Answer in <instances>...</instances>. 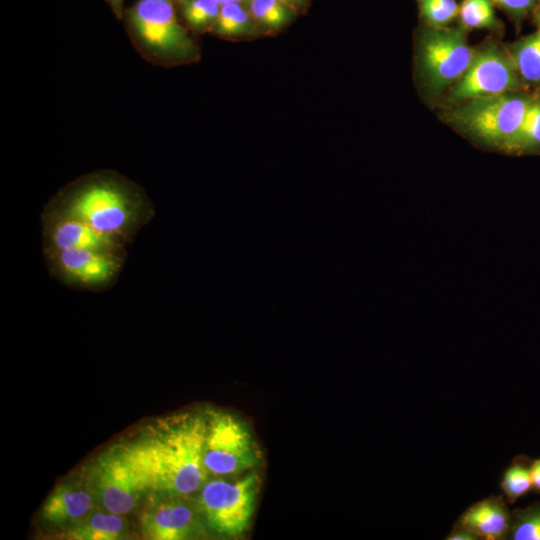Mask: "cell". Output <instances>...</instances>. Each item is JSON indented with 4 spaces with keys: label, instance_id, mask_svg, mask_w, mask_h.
Segmentation results:
<instances>
[{
    "label": "cell",
    "instance_id": "7c38bea8",
    "mask_svg": "<svg viewBox=\"0 0 540 540\" xmlns=\"http://www.w3.org/2000/svg\"><path fill=\"white\" fill-rule=\"evenodd\" d=\"M42 249H95L127 252V244L104 235L85 222L43 208L41 213Z\"/></svg>",
    "mask_w": 540,
    "mask_h": 540
},
{
    "label": "cell",
    "instance_id": "ffe728a7",
    "mask_svg": "<svg viewBox=\"0 0 540 540\" xmlns=\"http://www.w3.org/2000/svg\"><path fill=\"white\" fill-rule=\"evenodd\" d=\"M538 153H540V96L533 95L508 154L527 155Z\"/></svg>",
    "mask_w": 540,
    "mask_h": 540
},
{
    "label": "cell",
    "instance_id": "9c48e42d",
    "mask_svg": "<svg viewBox=\"0 0 540 540\" xmlns=\"http://www.w3.org/2000/svg\"><path fill=\"white\" fill-rule=\"evenodd\" d=\"M49 275L62 285L80 291L102 292L118 280L127 252L95 249H42Z\"/></svg>",
    "mask_w": 540,
    "mask_h": 540
},
{
    "label": "cell",
    "instance_id": "52a82bcc",
    "mask_svg": "<svg viewBox=\"0 0 540 540\" xmlns=\"http://www.w3.org/2000/svg\"><path fill=\"white\" fill-rule=\"evenodd\" d=\"M474 52L462 27L425 26L416 48L417 74L424 92L435 97L449 89L467 70Z\"/></svg>",
    "mask_w": 540,
    "mask_h": 540
},
{
    "label": "cell",
    "instance_id": "1f68e13d",
    "mask_svg": "<svg viewBox=\"0 0 540 540\" xmlns=\"http://www.w3.org/2000/svg\"><path fill=\"white\" fill-rule=\"evenodd\" d=\"M173 1L177 4V3L180 2L181 0H173Z\"/></svg>",
    "mask_w": 540,
    "mask_h": 540
},
{
    "label": "cell",
    "instance_id": "5bb4252c",
    "mask_svg": "<svg viewBox=\"0 0 540 540\" xmlns=\"http://www.w3.org/2000/svg\"><path fill=\"white\" fill-rule=\"evenodd\" d=\"M477 539H508L511 528V511L502 495H491L470 505L455 522Z\"/></svg>",
    "mask_w": 540,
    "mask_h": 540
},
{
    "label": "cell",
    "instance_id": "7402d4cb",
    "mask_svg": "<svg viewBox=\"0 0 540 540\" xmlns=\"http://www.w3.org/2000/svg\"><path fill=\"white\" fill-rule=\"evenodd\" d=\"M491 0H463L459 5V26L471 29H499Z\"/></svg>",
    "mask_w": 540,
    "mask_h": 540
},
{
    "label": "cell",
    "instance_id": "2e32d148",
    "mask_svg": "<svg viewBox=\"0 0 540 540\" xmlns=\"http://www.w3.org/2000/svg\"><path fill=\"white\" fill-rule=\"evenodd\" d=\"M211 35L229 41H249L262 37L246 4H223Z\"/></svg>",
    "mask_w": 540,
    "mask_h": 540
},
{
    "label": "cell",
    "instance_id": "4316f807",
    "mask_svg": "<svg viewBox=\"0 0 540 540\" xmlns=\"http://www.w3.org/2000/svg\"><path fill=\"white\" fill-rule=\"evenodd\" d=\"M530 471L532 490L536 493H540V458L531 462Z\"/></svg>",
    "mask_w": 540,
    "mask_h": 540
},
{
    "label": "cell",
    "instance_id": "f546056e",
    "mask_svg": "<svg viewBox=\"0 0 540 540\" xmlns=\"http://www.w3.org/2000/svg\"><path fill=\"white\" fill-rule=\"evenodd\" d=\"M534 21L538 29H540V0H537L533 9Z\"/></svg>",
    "mask_w": 540,
    "mask_h": 540
},
{
    "label": "cell",
    "instance_id": "d6986e66",
    "mask_svg": "<svg viewBox=\"0 0 540 540\" xmlns=\"http://www.w3.org/2000/svg\"><path fill=\"white\" fill-rule=\"evenodd\" d=\"M176 5L184 25L196 35L210 33L222 7L217 0H181Z\"/></svg>",
    "mask_w": 540,
    "mask_h": 540
},
{
    "label": "cell",
    "instance_id": "ba28073f",
    "mask_svg": "<svg viewBox=\"0 0 540 540\" xmlns=\"http://www.w3.org/2000/svg\"><path fill=\"white\" fill-rule=\"evenodd\" d=\"M82 478L97 506L120 515L134 511L147 491L120 444L101 453L84 467Z\"/></svg>",
    "mask_w": 540,
    "mask_h": 540
},
{
    "label": "cell",
    "instance_id": "ac0fdd59",
    "mask_svg": "<svg viewBox=\"0 0 540 540\" xmlns=\"http://www.w3.org/2000/svg\"><path fill=\"white\" fill-rule=\"evenodd\" d=\"M509 53L525 86H540V29L516 41Z\"/></svg>",
    "mask_w": 540,
    "mask_h": 540
},
{
    "label": "cell",
    "instance_id": "30bf717a",
    "mask_svg": "<svg viewBox=\"0 0 540 540\" xmlns=\"http://www.w3.org/2000/svg\"><path fill=\"white\" fill-rule=\"evenodd\" d=\"M509 50L488 43L475 50L472 61L449 89L446 99L459 104L471 99L524 91Z\"/></svg>",
    "mask_w": 540,
    "mask_h": 540
},
{
    "label": "cell",
    "instance_id": "3957f363",
    "mask_svg": "<svg viewBox=\"0 0 540 540\" xmlns=\"http://www.w3.org/2000/svg\"><path fill=\"white\" fill-rule=\"evenodd\" d=\"M126 31L147 62L165 68L196 63L201 49L183 25L173 0H137L123 13Z\"/></svg>",
    "mask_w": 540,
    "mask_h": 540
},
{
    "label": "cell",
    "instance_id": "83f0119b",
    "mask_svg": "<svg viewBox=\"0 0 540 540\" xmlns=\"http://www.w3.org/2000/svg\"><path fill=\"white\" fill-rule=\"evenodd\" d=\"M289 7L293 8L298 14L309 10L312 0H279Z\"/></svg>",
    "mask_w": 540,
    "mask_h": 540
},
{
    "label": "cell",
    "instance_id": "f1b7e54d",
    "mask_svg": "<svg viewBox=\"0 0 540 540\" xmlns=\"http://www.w3.org/2000/svg\"><path fill=\"white\" fill-rule=\"evenodd\" d=\"M109 5L111 11L118 20H121L124 13V2L125 0H105Z\"/></svg>",
    "mask_w": 540,
    "mask_h": 540
},
{
    "label": "cell",
    "instance_id": "d4e9b609",
    "mask_svg": "<svg viewBox=\"0 0 540 540\" xmlns=\"http://www.w3.org/2000/svg\"><path fill=\"white\" fill-rule=\"evenodd\" d=\"M493 4L505 11L510 18L521 22L525 16L533 11L537 0H491Z\"/></svg>",
    "mask_w": 540,
    "mask_h": 540
},
{
    "label": "cell",
    "instance_id": "5b68a950",
    "mask_svg": "<svg viewBox=\"0 0 540 540\" xmlns=\"http://www.w3.org/2000/svg\"><path fill=\"white\" fill-rule=\"evenodd\" d=\"M260 485L254 470L233 480L209 478L195 494L208 530L228 538L243 535L250 526Z\"/></svg>",
    "mask_w": 540,
    "mask_h": 540
},
{
    "label": "cell",
    "instance_id": "44dd1931",
    "mask_svg": "<svg viewBox=\"0 0 540 540\" xmlns=\"http://www.w3.org/2000/svg\"><path fill=\"white\" fill-rule=\"evenodd\" d=\"M531 462L526 455H517L505 469L500 489L508 504H514L532 490Z\"/></svg>",
    "mask_w": 540,
    "mask_h": 540
},
{
    "label": "cell",
    "instance_id": "484cf974",
    "mask_svg": "<svg viewBox=\"0 0 540 540\" xmlns=\"http://www.w3.org/2000/svg\"><path fill=\"white\" fill-rule=\"evenodd\" d=\"M448 540H478L477 537L463 526L455 523L450 533L447 535Z\"/></svg>",
    "mask_w": 540,
    "mask_h": 540
},
{
    "label": "cell",
    "instance_id": "6da1fadb",
    "mask_svg": "<svg viewBox=\"0 0 540 540\" xmlns=\"http://www.w3.org/2000/svg\"><path fill=\"white\" fill-rule=\"evenodd\" d=\"M203 413L180 412L145 425L121 443L147 495H195L209 479L203 463Z\"/></svg>",
    "mask_w": 540,
    "mask_h": 540
},
{
    "label": "cell",
    "instance_id": "4fadbf2b",
    "mask_svg": "<svg viewBox=\"0 0 540 540\" xmlns=\"http://www.w3.org/2000/svg\"><path fill=\"white\" fill-rule=\"evenodd\" d=\"M96 506L92 491L81 477L55 487L42 506L41 518L50 525L69 528L84 519Z\"/></svg>",
    "mask_w": 540,
    "mask_h": 540
},
{
    "label": "cell",
    "instance_id": "4dcf8cb0",
    "mask_svg": "<svg viewBox=\"0 0 540 540\" xmlns=\"http://www.w3.org/2000/svg\"><path fill=\"white\" fill-rule=\"evenodd\" d=\"M221 5L228 3H242L246 4L249 0H217Z\"/></svg>",
    "mask_w": 540,
    "mask_h": 540
},
{
    "label": "cell",
    "instance_id": "e0dca14e",
    "mask_svg": "<svg viewBox=\"0 0 540 540\" xmlns=\"http://www.w3.org/2000/svg\"><path fill=\"white\" fill-rule=\"evenodd\" d=\"M246 6L261 36H277L290 27L299 15L279 0H249Z\"/></svg>",
    "mask_w": 540,
    "mask_h": 540
},
{
    "label": "cell",
    "instance_id": "9a60e30c",
    "mask_svg": "<svg viewBox=\"0 0 540 540\" xmlns=\"http://www.w3.org/2000/svg\"><path fill=\"white\" fill-rule=\"evenodd\" d=\"M96 506L84 519L69 527L65 538L73 540H120L129 535L124 517Z\"/></svg>",
    "mask_w": 540,
    "mask_h": 540
},
{
    "label": "cell",
    "instance_id": "603a6c76",
    "mask_svg": "<svg viewBox=\"0 0 540 540\" xmlns=\"http://www.w3.org/2000/svg\"><path fill=\"white\" fill-rule=\"evenodd\" d=\"M508 539L540 540V501L511 512Z\"/></svg>",
    "mask_w": 540,
    "mask_h": 540
},
{
    "label": "cell",
    "instance_id": "277c9868",
    "mask_svg": "<svg viewBox=\"0 0 540 540\" xmlns=\"http://www.w3.org/2000/svg\"><path fill=\"white\" fill-rule=\"evenodd\" d=\"M533 95L524 91L471 99L446 116L450 124L469 138L508 153Z\"/></svg>",
    "mask_w": 540,
    "mask_h": 540
},
{
    "label": "cell",
    "instance_id": "cb8c5ba5",
    "mask_svg": "<svg viewBox=\"0 0 540 540\" xmlns=\"http://www.w3.org/2000/svg\"><path fill=\"white\" fill-rule=\"evenodd\" d=\"M425 26L447 27L458 18L459 5L456 0H416Z\"/></svg>",
    "mask_w": 540,
    "mask_h": 540
},
{
    "label": "cell",
    "instance_id": "8fae6325",
    "mask_svg": "<svg viewBox=\"0 0 540 540\" xmlns=\"http://www.w3.org/2000/svg\"><path fill=\"white\" fill-rule=\"evenodd\" d=\"M140 528L143 537L151 540H188L209 531L195 495L158 493L145 497Z\"/></svg>",
    "mask_w": 540,
    "mask_h": 540
},
{
    "label": "cell",
    "instance_id": "8992f818",
    "mask_svg": "<svg viewBox=\"0 0 540 540\" xmlns=\"http://www.w3.org/2000/svg\"><path fill=\"white\" fill-rule=\"evenodd\" d=\"M202 413L205 419L203 463L209 478L239 476L260 464V450L243 420L213 407Z\"/></svg>",
    "mask_w": 540,
    "mask_h": 540
},
{
    "label": "cell",
    "instance_id": "7a4b0ae2",
    "mask_svg": "<svg viewBox=\"0 0 540 540\" xmlns=\"http://www.w3.org/2000/svg\"><path fill=\"white\" fill-rule=\"evenodd\" d=\"M44 207L79 219L127 245L155 216L146 191L109 169L89 172L67 183Z\"/></svg>",
    "mask_w": 540,
    "mask_h": 540
}]
</instances>
